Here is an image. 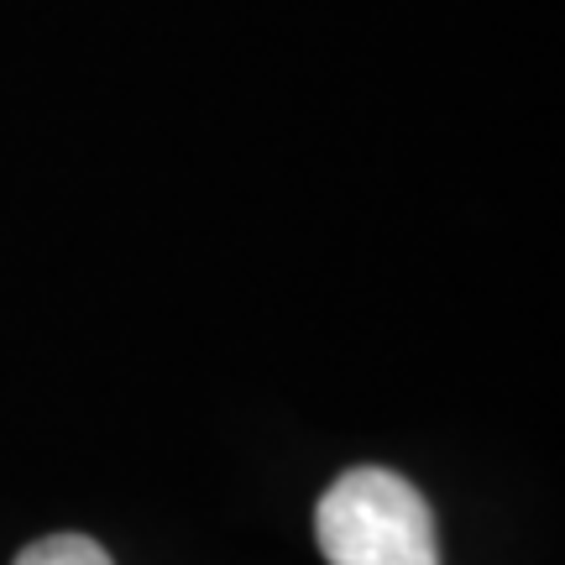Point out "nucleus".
<instances>
[{
	"instance_id": "1",
	"label": "nucleus",
	"mask_w": 565,
	"mask_h": 565,
	"mask_svg": "<svg viewBox=\"0 0 565 565\" xmlns=\"http://www.w3.org/2000/svg\"><path fill=\"white\" fill-rule=\"evenodd\" d=\"M315 540L330 565H440L429 503L387 466H356L330 482Z\"/></svg>"
},
{
	"instance_id": "2",
	"label": "nucleus",
	"mask_w": 565,
	"mask_h": 565,
	"mask_svg": "<svg viewBox=\"0 0 565 565\" xmlns=\"http://www.w3.org/2000/svg\"><path fill=\"white\" fill-rule=\"evenodd\" d=\"M17 565H116V561L84 534H47V540H32L21 550Z\"/></svg>"
}]
</instances>
